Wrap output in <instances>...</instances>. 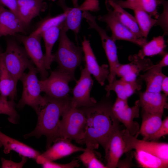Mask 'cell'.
<instances>
[{"instance_id": "484cf974", "label": "cell", "mask_w": 168, "mask_h": 168, "mask_svg": "<svg viewBox=\"0 0 168 168\" xmlns=\"http://www.w3.org/2000/svg\"><path fill=\"white\" fill-rule=\"evenodd\" d=\"M58 3L63 9L67 11V14L63 26L68 30H71L77 35L80 30L82 17L83 10L80 6L70 7L66 6L64 0H59Z\"/></svg>"}, {"instance_id": "74e56055", "label": "cell", "mask_w": 168, "mask_h": 168, "mask_svg": "<svg viewBox=\"0 0 168 168\" xmlns=\"http://www.w3.org/2000/svg\"><path fill=\"white\" fill-rule=\"evenodd\" d=\"M42 166L44 168H73L79 167L80 165L78 160H73L69 163L66 164H61L46 161L42 164Z\"/></svg>"}, {"instance_id": "f546056e", "label": "cell", "mask_w": 168, "mask_h": 168, "mask_svg": "<svg viewBox=\"0 0 168 168\" xmlns=\"http://www.w3.org/2000/svg\"><path fill=\"white\" fill-rule=\"evenodd\" d=\"M133 11L134 17L142 36L147 39L152 28L155 26L157 19L152 18L151 16L142 10Z\"/></svg>"}, {"instance_id": "836d02e7", "label": "cell", "mask_w": 168, "mask_h": 168, "mask_svg": "<svg viewBox=\"0 0 168 168\" xmlns=\"http://www.w3.org/2000/svg\"><path fill=\"white\" fill-rule=\"evenodd\" d=\"M105 89L107 92V97H109L110 91H113L116 93L117 98L128 100L124 82L121 79L117 80L115 78L111 83L105 86Z\"/></svg>"}, {"instance_id": "5b68a950", "label": "cell", "mask_w": 168, "mask_h": 168, "mask_svg": "<svg viewBox=\"0 0 168 168\" xmlns=\"http://www.w3.org/2000/svg\"><path fill=\"white\" fill-rule=\"evenodd\" d=\"M27 73L24 72L20 80L22 82L23 91L21 99L16 105L22 108L26 105L32 107L37 114L41 108L47 102L45 96H42L40 80L37 77L38 73L34 65L30 67Z\"/></svg>"}, {"instance_id": "5bb4252c", "label": "cell", "mask_w": 168, "mask_h": 168, "mask_svg": "<svg viewBox=\"0 0 168 168\" xmlns=\"http://www.w3.org/2000/svg\"><path fill=\"white\" fill-rule=\"evenodd\" d=\"M82 45L86 64L85 67L98 82L101 86H103L109 73L108 65L103 64L100 66L98 64L90 41L85 37L83 39Z\"/></svg>"}, {"instance_id": "8d00e7d4", "label": "cell", "mask_w": 168, "mask_h": 168, "mask_svg": "<svg viewBox=\"0 0 168 168\" xmlns=\"http://www.w3.org/2000/svg\"><path fill=\"white\" fill-rule=\"evenodd\" d=\"M168 134V117H166L162 121L161 124L155 133L151 137L149 141H156L162 137Z\"/></svg>"}, {"instance_id": "9a60e30c", "label": "cell", "mask_w": 168, "mask_h": 168, "mask_svg": "<svg viewBox=\"0 0 168 168\" xmlns=\"http://www.w3.org/2000/svg\"><path fill=\"white\" fill-rule=\"evenodd\" d=\"M124 129L116 131L109 139L104 149L107 168H115L124 153L125 143L123 138Z\"/></svg>"}, {"instance_id": "4fadbf2b", "label": "cell", "mask_w": 168, "mask_h": 168, "mask_svg": "<svg viewBox=\"0 0 168 168\" xmlns=\"http://www.w3.org/2000/svg\"><path fill=\"white\" fill-rule=\"evenodd\" d=\"M130 62L120 64L116 70V74L122 80L126 81L136 80L141 71L146 72L153 64L148 58H140L136 54L129 56Z\"/></svg>"}, {"instance_id": "7a4b0ae2", "label": "cell", "mask_w": 168, "mask_h": 168, "mask_svg": "<svg viewBox=\"0 0 168 168\" xmlns=\"http://www.w3.org/2000/svg\"><path fill=\"white\" fill-rule=\"evenodd\" d=\"M46 97L45 105L40 109L37 114L38 122L35 129L25 135L26 138L32 136L39 138L45 135L47 138L46 148L51 146L53 142L59 139L58 128L60 118L70 107L72 97L63 99Z\"/></svg>"}, {"instance_id": "ab89813d", "label": "cell", "mask_w": 168, "mask_h": 168, "mask_svg": "<svg viewBox=\"0 0 168 168\" xmlns=\"http://www.w3.org/2000/svg\"><path fill=\"white\" fill-rule=\"evenodd\" d=\"M0 3L3 6L6 7L9 10L19 16V7L17 0H0Z\"/></svg>"}, {"instance_id": "7402d4cb", "label": "cell", "mask_w": 168, "mask_h": 168, "mask_svg": "<svg viewBox=\"0 0 168 168\" xmlns=\"http://www.w3.org/2000/svg\"><path fill=\"white\" fill-rule=\"evenodd\" d=\"M142 124L138 133L142 139L149 141L160 126L163 113H151L142 110Z\"/></svg>"}, {"instance_id": "4316f807", "label": "cell", "mask_w": 168, "mask_h": 168, "mask_svg": "<svg viewBox=\"0 0 168 168\" xmlns=\"http://www.w3.org/2000/svg\"><path fill=\"white\" fill-rule=\"evenodd\" d=\"M62 26V23L45 31L41 35L44 44L45 65L47 70L50 69L51 65L53 62L52 50L54 44L59 38Z\"/></svg>"}, {"instance_id": "e575fe53", "label": "cell", "mask_w": 168, "mask_h": 168, "mask_svg": "<svg viewBox=\"0 0 168 168\" xmlns=\"http://www.w3.org/2000/svg\"><path fill=\"white\" fill-rule=\"evenodd\" d=\"M161 4L163 6V10L157 19L155 26H160L164 31V36L168 34V3L166 0H160Z\"/></svg>"}, {"instance_id": "7c38bea8", "label": "cell", "mask_w": 168, "mask_h": 168, "mask_svg": "<svg viewBox=\"0 0 168 168\" xmlns=\"http://www.w3.org/2000/svg\"><path fill=\"white\" fill-rule=\"evenodd\" d=\"M91 75L86 67L81 70L80 77L76 81L72 90V107H89L97 103L95 99L90 96L91 91L93 85V81Z\"/></svg>"}, {"instance_id": "b9f144b4", "label": "cell", "mask_w": 168, "mask_h": 168, "mask_svg": "<svg viewBox=\"0 0 168 168\" xmlns=\"http://www.w3.org/2000/svg\"><path fill=\"white\" fill-rule=\"evenodd\" d=\"M168 65V54L165 53L163 55L162 59L156 64L153 65V66L161 68Z\"/></svg>"}, {"instance_id": "603a6c76", "label": "cell", "mask_w": 168, "mask_h": 168, "mask_svg": "<svg viewBox=\"0 0 168 168\" xmlns=\"http://www.w3.org/2000/svg\"><path fill=\"white\" fill-rule=\"evenodd\" d=\"M107 8L111 7L118 20L126 28L139 38H144L141 33L134 16L113 0L105 1Z\"/></svg>"}, {"instance_id": "83f0119b", "label": "cell", "mask_w": 168, "mask_h": 168, "mask_svg": "<svg viewBox=\"0 0 168 168\" xmlns=\"http://www.w3.org/2000/svg\"><path fill=\"white\" fill-rule=\"evenodd\" d=\"M164 35L154 37L149 42L142 47L136 55L138 57L143 58L146 56H152L158 54L163 55L166 47Z\"/></svg>"}, {"instance_id": "d6986e66", "label": "cell", "mask_w": 168, "mask_h": 168, "mask_svg": "<svg viewBox=\"0 0 168 168\" xmlns=\"http://www.w3.org/2000/svg\"><path fill=\"white\" fill-rule=\"evenodd\" d=\"M18 5V16L27 26L35 17L46 8L43 0H17Z\"/></svg>"}, {"instance_id": "ffe728a7", "label": "cell", "mask_w": 168, "mask_h": 168, "mask_svg": "<svg viewBox=\"0 0 168 168\" xmlns=\"http://www.w3.org/2000/svg\"><path fill=\"white\" fill-rule=\"evenodd\" d=\"M0 141L4 146L3 152L5 154L14 151L20 155L36 160L41 153L30 147L11 138L0 131Z\"/></svg>"}, {"instance_id": "d590c367", "label": "cell", "mask_w": 168, "mask_h": 168, "mask_svg": "<svg viewBox=\"0 0 168 168\" xmlns=\"http://www.w3.org/2000/svg\"><path fill=\"white\" fill-rule=\"evenodd\" d=\"M123 81L128 98L136 91H139L142 88V81L138 78L131 81Z\"/></svg>"}, {"instance_id": "30bf717a", "label": "cell", "mask_w": 168, "mask_h": 168, "mask_svg": "<svg viewBox=\"0 0 168 168\" xmlns=\"http://www.w3.org/2000/svg\"><path fill=\"white\" fill-rule=\"evenodd\" d=\"M107 14L98 16V20L105 22L111 32V37L115 42L124 40L132 42L141 47L147 42V39L139 38L124 25L118 19L113 10L110 8L107 9Z\"/></svg>"}, {"instance_id": "44dd1931", "label": "cell", "mask_w": 168, "mask_h": 168, "mask_svg": "<svg viewBox=\"0 0 168 168\" xmlns=\"http://www.w3.org/2000/svg\"><path fill=\"white\" fill-rule=\"evenodd\" d=\"M17 85L6 67L0 53V96L14 100L16 96Z\"/></svg>"}, {"instance_id": "681fc988", "label": "cell", "mask_w": 168, "mask_h": 168, "mask_svg": "<svg viewBox=\"0 0 168 168\" xmlns=\"http://www.w3.org/2000/svg\"><path fill=\"white\" fill-rule=\"evenodd\" d=\"M105 0V1H107V0Z\"/></svg>"}, {"instance_id": "f1b7e54d", "label": "cell", "mask_w": 168, "mask_h": 168, "mask_svg": "<svg viewBox=\"0 0 168 168\" xmlns=\"http://www.w3.org/2000/svg\"><path fill=\"white\" fill-rule=\"evenodd\" d=\"M109 64V73L107 78L109 83L116 78V70L120 64L119 63L117 49L115 42L112 40L102 44Z\"/></svg>"}, {"instance_id": "d6a6232c", "label": "cell", "mask_w": 168, "mask_h": 168, "mask_svg": "<svg viewBox=\"0 0 168 168\" xmlns=\"http://www.w3.org/2000/svg\"><path fill=\"white\" fill-rule=\"evenodd\" d=\"M16 106L14 100H8L7 99L0 96V114L8 115L9 121L14 124L16 123L18 117L15 109Z\"/></svg>"}, {"instance_id": "8992f818", "label": "cell", "mask_w": 168, "mask_h": 168, "mask_svg": "<svg viewBox=\"0 0 168 168\" xmlns=\"http://www.w3.org/2000/svg\"><path fill=\"white\" fill-rule=\"evenodd\" d=\"M62 117L59 126V139L73 140L81 144L86 125V117L82 110L71 106Z\"/></svg>"}, {"instance_id": "cb8c5ba5", "label": "cell", "mask_w": 168, "mask_h": 168, "mask_svg": "<svg viewBox=\"0 0 168 168\" xmlns=\"http://www.w3.org/2000/svg\"><path fill=\"white\" fill-rule=\"evenodd\" d=\"M123 8L144 11L155 19L159 16L157 7L161 5L160 0H113Z\"/></svg>"}, {"instance_id": "1f68e13d", "label": "cell", "mask_w": 168, "mask_h": 168, "mask_svg": "<svg viewBox=\"0 0 168 168\" xmlns=\"http://www.w3.org/2000/svg\"><path fill=\"white\" fill-rule=\"evenodd\" d=\"M77 157L83 165L88 168H107L105 165L96 157L94 150L87 148Z\"/></svg>"}, {"instance_id": "4dcf8cb0", "label": "cell", "mask_w": 168, "mask_h": 168, "mask_svg": "<svg viewBox=\"0 0 168 168\" xmlns=\"http://www.w3.org/2000/svg\"><path fill=\"white\" fill-rule=\"evenodd\" d=\"M63 10L64 12L60 14L54 16H49L45 19L31 34L41 35L45 31L61 24L64 21L67 14V11L65 9Z\"/></svg>"}, {"instance_id": "7bdbcfd3", "label": "cell", "mask_w": 168, "mask_h": 168, "mask_svg": "<svg viewBox=\"0 0 168 168\" xmlns=\"http://www.w3.org/2000/svg\"><path fill=\"white\" fill-rule=\"evenodd\" d=\"M161 91H162L164 94L168 95V77L165 76L163 79L161 86Z\"/></svg>"}, {"instance_id": "7dc6e473", "label": "cell", "mask_w": 168, "mask_h": 168, "mask_svg": "<svg viewBox=\"0 0 168 168\" xmlns=\"http://www.w3.org/2000/svg\"><path fill=\"white\" fill-rule=\"evenodd\" d=\"M50 0V1H55L56 0Z\"/></svg>"}, {"instance_id": "9c48e42d", "label": "cell", "mask_w": 168, "mask_h": 168, "mask_svg": "<svg viewBox=\"0 0 168 168\" xmlns=\"http://www.w3.org/2000/svg\"><path fill=\"white\" fill-rule=\"evenodd\" d=\"M140 108L136 101L134 106L130 107L128 100L117 98L112 106V111L115 118L124 124L131 135L137 138L138 136L139 125L133 120L139 117Z\"/></svg>"}, {"instance_id": "277c9868", "label": "cell", "mask_w": 168, "mask_h": 168, "mask_svg": "<svg viewBox=\"0 0 168 168\" xmlns=\"http://www.w3.org/2000/svg\"><path fill=\"white\" fill-rule=\"evenodd\" d=\"M68 31L62 24L58 48L53 54V59L58 64L59 69L74 75L75 70L84 58L83 52L82 47L76 45L68 38L67 34Z\"/></svg>"}, {"instance_id": "bcb514c9", "label": "cell", "mask_w": 168, "mask_h": 168, "mask_svg": "<svg viewBox=\"0 0 168 168\" xmlns=\"http://www.w3.org/2000/svg\"><path fill=\"white\" fill-rule=\"evenodd\" d=\"M2 6H2V5L1 4V3H0V7H1Z\"/></svg>"}, {"instance_id": "60d3db41", "label": "cell", "mask_w": 168, "mask_h": 168, "mask_svg": "<svg viewBox=\"0 0 168 168\" xmlns=\"http://www.w3.org/2000/svg\"><path fill=\"white\" fill-rule=\"evenodd\" d=\"M127 156L125 159L122 160H119L117 167L118 168H130L132 166L133 164L132 162L133 157V154L131 150L126 152Z\"/></svg>"}, {"instance_id": "d4e9b609", "label": "cell", "mask_w": 168, "mask_h": 168, "mask_svg": "<svg viewBox=\"0 0 168 168\" xmlns=\"http://www.w3.org/2000/svg\"><path fill=\"white\" fill-rule=\"evenodd\" d=\"M144 74H139L138 79L146 84L145 91L160 92L163 79L166 76L162 72V68L152 66Z\"/></svg>"}, {"instance_id": "f35d334b", "label": "cell", "mask_w": 168, "mask_h": 168, "mask_svg": "<svg viewBox=\"0 0 168 168\" xmlns=\"http://www.w3.org/2000/svg\"><path fill=\"white\" fill-rule=\"evenodd\" d=\"M26 160V157L24 156H22L21 161L19 163H16L11 160H7L2 158L1 167L3 168H22Z\"/></svg>"}, {"instance_id": "e0dca14e", "label": "cell", "mask_w": 168, "mask_h": 168, "mask_svg": "<svg viewBox=\"0 0 168 168\" xmlns=\"http://www.w3.org/2000/svg\"><path fill=\"white\" fill-rule=\"evenodd\" d=\"M26 26L15 13L5 9L3 6L0 7V35L1 36L25 33Z\"/></svg>"}, {"instance_id": "ba28073f", "label": "cell", "mask_w": 168, "mask_h": 168, "mask_svg": "<svg viewBox=\"0 0 168 168\" xmlns=\"http://www.w3.org/2000/svg\"><path fill=\"white\" fill-rule=\"evenodd\" d=\"M75 80L74 75L64 72L58 68L50 72L49 77L40 80L42 92L47 96L56 99L69 96V82Z\"/></svg>"}, {"instance_id": "52a82bcc", "label": "cell", "mask_w": 168, "mask_h": 168, "mask_svg": "<svg viewBox=\"0 0 168 168\" xmlns=\"http://www.w3.org/2000/svg\"><path fill=\"white\" fill-rule=\"evenodd\" d=\"M1 54L6 67L17 84L25 71L33 65L24 48L13 39L7 40L6 50Z\"/></svg>"}, {"instance_id": "2e32d148", "label": "cell", "mask_w": 168, "mask_h": 168, "mask_svg": "<svg viewBox=\"0 0 168 168\" xmlns=\"http://www.w3.org/2000/svg\"><path fill=\"white\" fill-rule=\"evenodd\" d=\"M139 99L136 101L142 110L151 113H164L168 108L167 96L160 92L145 91L139 92Z\"/></svg>"}, {"instance_id": "f6af8a7d", "label": "cell", "mask_w": 168, "mask_h": 168, "mask_svg": "<svg viewBox=\"0 0 168 168\" xmlns=\"http://www.w3.org/2000/svg\"><path fill=\"white\" fill-rule=\"evenodd\" d=\"M2 146V144L0 141V147H1Z\"/></svg>"}, {"instance_id": "3957f363", "label": "cell", "mask_w": 168, "mask_h": 168, "mask_svg": "<svg viewBox=\"0 0 168 168\" xmlns=\"http://www.w3.org/2000/svg\"><path fill=\"white\" fill-rule=\"evenodd\" d=\"M123 138L125 146L124 153L135 149L136 159L142 165L156 167L168 164L167 143L138 139L126 129H124Z\"/></svg>"}, {"instance_id": "ac0fdd59", "label": "cell", "mask_w": 168, "mask_h": 168, "mask_svg": "<svg viewBox=\"0 0 168 168\" xmlns=\"http://www.w3.org/2000/svg\"><path fill=\"white\" fill-rule=\"evenodd\" d=\"M71 141L68 139H59L40 155L45 161H53L74 153L84 150L85 148L73 145Z\"/></svg>"}, {"instance_id": "8fae6325", "label": "cell", "mask_w": 168, "mask_h": 168, "mask_svg": "<svg viewBox=\"0 0 168 168\" xmlns=\"http://www.w3.org/2000/svg\"><path fill=\"white\" fill-rule=\"evenodd\" d=\"M15 35L24 45L26 53L40 74L41 80L47 78L49 73L45 67V56L42 49L41 36L31 34L28 36L19 34Z\"/></svg>"}, {"instance_id": "ee69618b", "label": "cell", "mask_w": 168, "mask_h": 168, "mask_svg": "<svg viewBox=\"0 0 168 168\" xmlns=\"http://www.w3.org/2000/svg\"><path fill=\"white\" fill-rule=\"evenodd\" d=\"M73 4L74 7H77L79 5L78 4V0H71Z\"/></svg>"}, {"instance_id": "6da1fadb", "label": "cell", "mask_w": 168, "mask_h": 168, "mask_svg": "<svg viewBox=\"0 0 168 168\" xmlns=\"http://www.w3.org/2000/svg\"><path fill=\"white\" fill-rule=\"evenodd\" d=\"M113 104L105 100L89 107L80 108L86 119L84 137L81 144L86 148L94 150L101 145L105 149L112 134L119 129V121L112 111Z\"/></svg>"}, {"instance_id": "c3c4849f", "label": "cell", "mask_w": 168, "mask_h": 168, "mask_svg": "<svg viewBox=\"0 0 168 168\" xmlns=\"http://www.w3.org/2000/svg\"><path fill=\"white\" fill-rule=\"evenodd\" d=\"M1 37V36L0 35V38Z\"/></svg>"}]
</instances>
